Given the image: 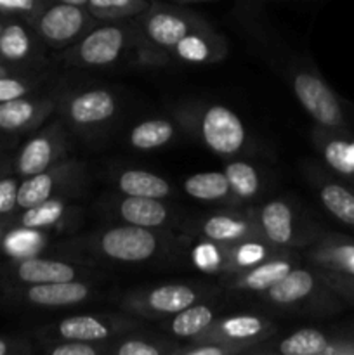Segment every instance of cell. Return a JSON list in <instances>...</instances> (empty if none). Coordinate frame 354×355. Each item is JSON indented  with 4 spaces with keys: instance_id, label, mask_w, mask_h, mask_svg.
<instances>
[{
    "instance_id": "obj_13",
    "label": "cell",
    "mask_w": 354,
    "mask_h": 355,
    "mask_svg": "<svg viewBox=\"0 0 354 355\" xmlns=\"http://www.w3.org/2000/svg\"><path fill=\"white\" fill-rule=\"evenodd\" d=\"M314 259L326 270L354 276V241L344 238H330L314 253Z\"/></svg>"
},
{
    "instance_id": "obj_18",
    "label": "cell",
    "mask_w": 354,
    "mask_h": 355,
    "mask_svg": "<svg viewBox=\"0 0 354 355\" xmlns=\"http://www.w3.org/2000/svg\"><path fill=\"white\" fill-rule=\"evenodd\" d=\"M184 191L189 196L203 201H214L224 198L231 191L226 173L221 172H203L194 173L184 182Z\"/></svg>"
},
{
    "instance_id": "obj_6",
    "label": "cell",
    "mask_w": 354,
    "mask_h": 355,
    "mask_svg": "<svg viewBox=\"0 0 354 355\" xmlns=\"http://www.w3.org/2000/svg\"><path fill=\"white\" fill-rule=\"evenodd\" d=\"M115 99L108 90L96 89L80 94L69 104V116L75 123L94 125L115 113Z\"/></svg>"
},
{
    "instance_id": "obj_40",
    "label": "cell",
    "mask_w": 354,
    "mask_h": 355,
    "mask_svg": "<svg viewBox=\"0 0 354 355\" xmlns=\"http://www.w3.org/2000/svg\"><path fill=\"white\" fill-rule=\"evenodd\" d=\"M59 2L73 3V6H83V3H87V0H59Z\"/></svg>"
},
{
    "instance_id": "obj_22",
    "label": "cell",
    "mask_w": 354,
    "mask_h": 355,
    "mask_svg": "<svg viewBox=\"0 0 354 355\" xmlns=\"http://www.w3.org/2000/svg\"><path fill=\"white\" fill-rule=\"evenodd\" d=\"M54 191V175L49 172H40L37 175H30L19 187H17V207L31 208L44 203L51 198Z\"/></svg>"
},
{
    "instance_id": "obj_39",
    "label": "cell",
    "mask_w": 354,
    "mask_h": 355,
    "mask_svg": "<svg viewBox=\"0 0 354 355\" xmlns=\"http://www.w3.org/2000/svg\"><path fill=\"white\" fill-rule=\"evenodd\" d=\"M224 352H226V349H222V347H215V345L198 347V349L187 350V354L189 355H222Z\"/></svg>"
},
{
    "instance_id": "obj_25",
    "label": "cell",
    "mask_w": 354,
    "mask_h": 355,
    "mask_svg": "<svg viewBox=\"0 0 354 355\" xmlns=\"http://www.w3.org/2000/svg\"><path fill=\"white\" fill-rule=\"evenodd\" d=\"M226 177H228L229 187L238 196L250 198L259 191V173L252 165L245 162H233L226 166Z\"/></svg>"
},
{
    "instance_id": "obj_31",
    "label": "cell",
    "mask_w": 354,
    "mask_h": 355,
    "mask_svg": "<svg viewBox=\"0 0 354 355\" xmlns=\"http://www.w3.org/2000/svg\"><path fill=\"white\" fill-rule=\"evenodd\" d=\"M17 205V184L14 179L0 180V214H7Z\"/></svg>"
},
{
    "instance_id": "obj_21",
    "label": "cell",
    "mask_w": 354,
    "mask_h": 355,
    "mask_svg": "<svg viewBox=\"0 0 354 355\" xmlns=\"http://www.w3.org/2000/svg\"><path fill=\"white\" fill-rule=\"evenodd\" d=\"M52 162V144L47 137H35L24 146L19 156V172L23 175H37L45 172Z\"/></svg>"
},
{
    "instance_id": "obj_1",
    "label": "cell",
    "mask_w": 354,
    "mask_h": 355,
    "mask_svg": "<svg viewBox=\"0 0 354 355\" xmlns=\"http://www.w3.org/2000/svg\"><path fill=\"white\" fill-rule=\"evenodd\" d=\"M294 90L298 103L311 114L312 120H316V123L328 130H339L346 127L339 99L319 76L307 71L298 73L294 80Z\"/></svg>"
},
{
    "instance_id": "obj_32",
    "label": "cell",
    "mask_w": 354,
    "mask_h": 355,
    "mask_svg": "<svg viewBox=\"0 0 354 355\" xmlns=\"http://www.w3.org/2000/svg\"><path fill=\"white\" fill-rule=\"evenodd\" d=\"M326 276H328L330 286H333V290L339 291L340 295H344L347 300L354 302V276L332 272V270H328Z\"/></svg>"
},
{
    "instance_id": "obj_3",
    "label": "cell",
    "mask_w": 354,
    "mask_h": 355,
    "mask_svg": "<svg viewBox=\"0 0 354 355\" xmlns=\"http://www.w3.org/2000/svg\"><path fill=\"white\" fill-rule=\"evenodd\" d=\"M156 245L158 241L148 227L134 224L110 229L101 238L104 255L120 262H144L153 257Z\"/></svg>"
},
{
    "instance_id": "obj_38",
    "label": "cell",
    "mask_w": 354,
    "mask_h": 355,
    "mask_svg": "<svg viewBox=\"0 0 354 355\" xmlns=\"http://www.w3.org/2000/svg\"><path fill=\"white\" fill-rule=\"evenodd\" d=\"M0 6L9 7V9L30 10L33 7V0H0Z\"/></svg>"
},
{
    "instance_id": "obj_16",
    "label": "cell",
    "mask_w": 354,
    "mask_h": 355,
    "mask_svg": "<svg viewBox=\"0 0 354 355\" xmlns=\"http://www.w3.org/2000/svg\"><path fill=\"white\" fill-rule=\"evenodd\" d=\"M196 300V293L184 284H167L149 291L146 304L160 314H177Z\"/></svg>"
},
{
    "instance_id": "obj_36",
    "label": "cell",
    "mask_w": 354,
    "mask_h": 355,
    "mask_svg": "<svg viewBox=\"0 0 354 355\" xmlns=\"http://www.w3.org/2000/svg\"><path fill=\"white\" fill-rule=\"evenodd\" d=\"M97 350L94 347L87 345L85 342H76V340H69V343H62V345L52 349V355H96Z\"/></svg>"
},
{
    "instance_id": "obj_35",
    "label": "cell",
    "mask_w": 354,
    "mask_h": 355,
    "mask_svg": "<svg viewBox=\"0 0 354 355\" xmlns=\"http://www.w3.org/2000/svg\"><path fill=\"white\" fill-rule=\"evenodd\" d=\"M160 350L142 340H128L118 349V355H158Z\"/></svg>"
},
{
    "instance_id": "obj_12",
    "label": "cell",
    "mask_w": 354,
    "mask_h": 355,
    "mask_svg": "<svg viewBox=\"0 0 354 355\" xmlns=\"http://www.w3.org/2000/svg\"><path fill=\"white\" fill-rule=\"evenodd\" d=\"M292 210L287 203L280 200L269 201L266 207L260 210V224L264 232L273 241L274 245H288L292 241Z\"/></svg>"
},
{
    "instance_id": "obj_29",
    "label": "cell",
    "mask_w": 354,
    "mask_h": 355,
    "mask_svg": "<svg viewBox=\"0 0 354 355\" xmlns=\"http://www.w3.org/2000/svg\"><path fill=\"white\" fill-rule=\"evenodd\" d=\"M221 329L231 340H248L262 333L264 322L255 315H236L226 319L221 324Z\"/></svg>"
},
{
    "instance_id": "obj_19",
    "label": "cell",
    "mask_w": 354,
    "mask_h": 355,
    "mask_svg": "<svg viewBox=\"0 0 354 355\" xmlns=\"http://www.w3.org/2000/svg\"><path fill=\"white\" fill-rule=\"evenodd\" d=\"M292 266L287 260H273V262L259 263V266L253 267L252 270H248V272L239 279L238 288L252 291H267L273 284H276L281 277L287 276Z\"/></svg>"
},
{
    "instance_id": "obj_26",
    "label": "cell",
    "mask_w": 354,
    "mask_h": 355,
    "mask_svg": "<svg viewBox=\"0 0 354 355\" xmlns=\"http://www.w3.org/2000/svg\"><path fill=\"white\" fill-rule=\"evenodd\" d=\"M35 116L33 103L24 99H12L0 103V128L17 130L24 127Z\"/></svg>"
},
{
    "instance_id": "obj_14",
    "label": "cell",
    "mask_w": 354,
    "mask_h": 355,
    "mask_svg": "<svg viewBox=\"0 0 354 355\" xmlns=\"http://www.w3.org/2000/svg\"><path fill=\"white\" fill-rule=\"evenodd\" d=\"M319 200L337 220L354 227V189L328 180L319 187Z\"/></svg>"
},
{
    "instance_id": "obj_2",
    "label": "cell",
    "mask_w": 354,
    "mask_h": 355,
    "mask_svg": "<svg viewBox=\"0 0 354 355\" xmlns=\"http://www.w3.org/2000/svg\"><path fill=\"white\" fill-rule=\"evenodd\" d=\"M201 137L219 155H235L245 144V127L226 106H212L201 118Z\"/></svg>"
},
{
    "instance_id": "obj_17",
    "label": "cell",
    "mask_w": 354,
    "mask_h": 355,
    "mask_svg": "<svg viewBox=\"0 0 354 355\" xmlns=\"http://www.w3.org/2000/svg\"><path fill=\"white\" fill-rule=\"evenodd\" d=\"M59 335L65 340L76 342H97L110 335V328L92 315H76L59 322Z\"/></svg>"
},
{
    "instance_id": "obj_41",
    "label": "cell",
    "mask_w": 354,
    "mask_h": 355,
    "mask_svg": "<svg viewBox=\"0 0 354 355\" xmlns=\"http://www.w3.org/2000/svg\"><path fill=\"white\" fill-rule=\"evenodd\" d=\"M7 352V345H6V342H2V340H0V355H3Z\"/></svg>"
},
{
    "instance_id": "obj_11",
    "label": "cell",
    "mask_w": 354,
    "mask_h": 355,
    "mask_svg": "<svg viewBox=\"0 0 354 355\" xmlns=\"http://www.w3.org/2000/svg\"><path fill=\"white\" fill-rule=\"evenodd\" d=\"M314 288L316 279L309 270L292 269L287 276L281 277L276 284L267 290V297L276 304H294L309 297Z\"/></svg>"
},
{
    "instance_id": "obj_20",
    "label": "cell",
    "mask_w": 354,
    "mask_h": 355,
    "mask_svg": "<svg viewBox=\"0 0 354 355\" xmlns=\"http://www.w3.org/2000/svg\"><path fill=\"white\" fill-rule=\"evenodd\" d=\"M174 137V125L167 120H148L139 123L130 132V144L134 148L148 151L167 144Z\"/></svg>"
},
{
    "instance_id": "obj_33",
    "label": "cell",
    "mask_w": 354,
    "mask_h": 355,
    "mask_svg": "<svg viewBox=\"0 0 354 355\" xmlns=\"http://www.w3.org/2000/svg\"><path fill=\"white\" fill-rule=\"evenodd\" d=\"M26 94V87L14 78H0V103L19 99Z\"/></svg>"
},
{
    "instance_id": "obj_24",
    "label": "cell",
    "mask_w": 354,
    "mask_h": 355,
    "mask_svg": "<svg viewBox=\"0 0 354 355\" xmlns=\"http://www.w3.org/2000/svg\"><path fill=\"white\" fill-rule=\"evenodd\" d=\"M214 312L205 305H189L184 311L177 312L172 321V331L177 336H194L205 331L212 324Z\"/></svg>"
},
{
    "instance_id": "obj_37",
    "label": "cell",
    "mask_w": 354,
    "mask_h": 355,
    "mask_svg": "<svg viewBox=\"0 0 354 355\" xmlns=\"http://www.w3.org/2000/svg\"><path fill=\"white\" fill-rule=\"evenodd\" d=\"M262 257H264L262 246L248 243V245H243L242 248L238 250L236 260H238L239 266H252V263H257L259 260H262Z\"/></svg>"
},
{
    "instance_id": "obj_43",
    "label": "cell",
    "mask_w": 354,
    "mask_h": 355,
    "mask_svg": "<svg viewBox=\"0 0 354 355\" xmlns=\"http://www.w3.org/2000/svg\"><path fill=\"white\" fill-rule=\"evenodd\" d=\"M353 156H354V142H353Z\"/></svg>"
},
{
    "instance_id": "obj_10",
    "label": "cell",
    "mask_w": 354,
    "mask_h": 355,
    "mask_svg": "<svg viewBox=\"0 0 354 355\" xmlns=\"http://www.w3.org/2000/svg\"><path fill=\"white\" fill-rule=\"evenodd\" d=\"M144 28L148 37L162 47H176L189 31L186 19L165 10L153 12L146 19Z\"/></svg>"
},
{
    "instance_id": "obj_27",
    "label": "cell",
    "mask_w": 354,
    "mask_h": 355,
    "mask_svg": "<svg viewBox=\"0 0 354 355\" xmlns=\"http://www.w3.org/2000/svg\"><path fill=\"white\" fill-rule=\"evenodd\" d=\"M62 211H65V205L61 201L47 200L37 207L26 208L23 218H21V224L26 229L49 227L62 217Z\"/></svg>"
},
{
    "instance_id": "obj_28",
    "label": "cell",
    "mask_w": 354,
    "mask_h": 355,
    "mask_svg": "<svg viewBox=\"0 0 354 355\" xmlns=\"http://www.w3.org/2000/svg\"><path fill=\"white\" fill-rule=\"evenodd\" d=\"M30 49V38L19 24H9L0 33V52L7 59H23Z\"/></svg>"
},
{
    "instance_id": "obj_7",
    "label": "cell",
    "mask_w": 354,
    "mask_h": 355,
    "mask_svg": "<svg viewBox=\"0 0 354 355\" xmlns=\"http://www.w3.org/2000/svg\"><path fill=\"white\" fill-rule=\"evenodd\" d=\"M87 297H89V288L83 283H75V281L35 284L28 290V300L37 305H45V307L80 304Z\"/></svg>"
},
{
    "instance_id": "obj_23",
    "label": "cell",
    "mask_w": 354,
    "mask_h": 355,
    "mask_svg": "<svg viewBox=\"0 0 354 355\" xmlns=\"http://www.w3.org/2000/svg\"><path fill=\"white\" fill-rule=\"evenodd\" d=\"M201 232L212 241L233 243L248 234V225L246 222L229 217V215H215V217L205 220Z\"/></svg>"
},
{
    "instance_id": "obj_15",
    "label": "cell",
    "mask_w": 354,
    "mask_h": 355,
    "mask_svg": "<svg viewBox=\"0 0 354 355\" xmlns=\"http://www.w3.org/2000/svg\"><path fill=\"white\" fill-rule=\"evenodd\" d=\"M118 187L127 196L165 198L170 193V186L165 179L144 170H127L118 179Z\"/></svg>"
},
{
    "instance_id": "obj_9",
    "label": "cell",
    "mask_w": 354,
    "mask_h": 355,
    "mask_svg": "<svg viewBox=\"0 0 354 355\" xmlns=\"http://www.w3.org/2000/svg\"><path fill=\"white\" fill-rule=\"evenodd\" d=\"M120 215L125 222L141 227H158L167 220V208L158 198L127 196L120 203Z\"/></svg>"
},
{
    "instance_id": "obj_42",
    "label": "cell",
    "mask_w": 354,
    "mask_h": 355,
    "mask_svg": "<svg viewBox=\"0 0 354 355\" xmlns=\"http://www.w3.org/2000/svg\"><path fill=\"white\" fill-rule=\"evenodd\" d=\"M0 238H2V227H0Z\"/></svg>"
},
{
    "instance_id": "obj_4",
    "label": "cell",
    "mask_w": 354,
    "mask_h": 355,
    "mask_svg": "<svg viewBox=\"0 0 354 355\" xmlns=\"http://www.w3.org/2000/svg\"><path fill=\"white\" fill-rule=\"evenodd\" d=\"M125 35L117 26H103L90 31L80 44V59L90 66H104L117 61L124 49Z\"/></svg>"
},
{
    "instance_id": "obj_8",
    "label": "cell",
    "mask_w": 354,
    "mask_h": 355,
    "mask_svg": "<svg viewBox=\"0 0 354 355\" xmlns=\"http://www.w3.org/2000/svg\"><path fill=\"white\" fill-rule=\"evenodd\" d=\"M75 276V267L65 262H58V260L26 259L17 267V277L30 284L65 283V281H73Z\"/></svg>"
},
{
    "instance_id": "obj_30",
    "label": "cell",
    "mask_w": 354,
    "mask_h": 355,
    "mask_svg": "<svg viewBox=\"0 0 354 355\" xmlns=\"http://www.w3.org/2000/svg\"><path fill=\"white\" fill-rule=\"evenodd\" d=\"M176 51L179 58L189 62H203L208 58V47L205 40L198 35L187 33L179 44L176 45Z\"/></svg>"
},
{
    "instance_id": "obj_34",
    "label": "cell",
    "mask_w": 354,
    "mask_h": 355,
    "mask_svg": "<svg viewBox=\"0 0 354 355\" xmlns=\"http://www.w3.org/2000/svg\"><path fill=\"white\" fill-rule=\"evenodd\" d=\"M139 0H87L89 7L97 12H113V10H127L134 7Z\"/></svg>"
},
{
    "instance_id": "obj_5",
    "label": "cell",
    "mask_w": 354,
    "mask_h": 355,
    "mask_svg": "<svg viewBox=\"0 0 354 355\" xmlns=\"http://www.w3.org/2000/svg\"><path fill=\"white\" fill-rule=\"evenodd\" d=\"M85 24V12L82 6L59 2L51 6L40 19V31L51 42L71 40Z\"/></svg>"
}]
</instances>
